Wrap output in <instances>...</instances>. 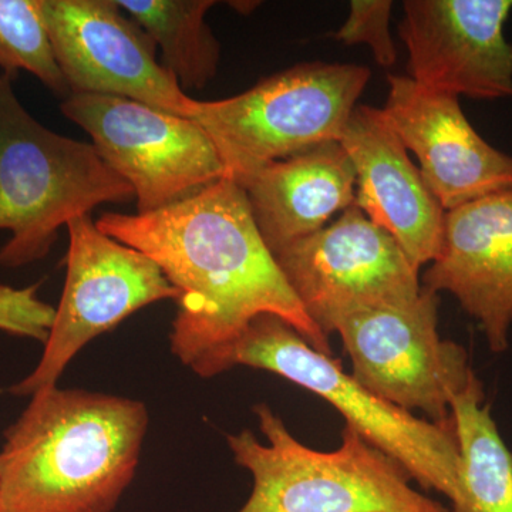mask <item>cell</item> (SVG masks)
<instances>
[{
  "mask_svg": "<svg viewBox=\"0 0 512 512\" xmlns=\"http://www.w3.org/2000/svg\"><path fill=\"white\" fill-rule=\"evenodd\" d=\"M96 225L150 256L180 292L170 349L190 369L231 345L262 313L279 316L312 348L332 355L328 336L259 234L244 188L231 178L148 214L106 212Z\"/></svg>",
  "mask_w": 512,
  "mask_h": 512,
  "instance_id": "obj_1",
  "label": "cell"
},
{
  "mask_svg": "<svg viewBox=\"0 0 512 512\" xmlns=\"http://www.w3.org/2000/svg\"><path fill=\"white\" fill-rule=\"evenodd\" d=\"M146 404L47 387L6 430L0 512H113L136 477Z\"/></svg>",
  "mask_w": 512,
  "mask_h": 512,
  "instance_id": "obj_2",
  "label": "cell"
},
{
  "mask_svg": "<svg viewBox=\"0 0 512 512\" xmlns=\"http://www.w3.org/2000/svg\"><path fill=\"white\" fill-rule=\"evenodd\" d=\"M247 366L284 377L332 404L363 439L402 464L424 490L453 500L457 490L458 444L448 426L419 419L367 390L338 359L319 352L279 316L262 313L227 348L192 367L212 377Z\"/></svg>",
  "mask_w": 512,
  "mask_h": 512,
  "instance_id": "obj_3",
  "label": "cell"
},
{
  "mask_svg": "<svg viewBox=\"0 0 512 512\" xmlns=\"http://www.w3.org/2000/svg\"><path fill=\"white\" fill-rule=\"evenodd\" d=\"M134 190L93 144L60 136L26 111L0 74V229L10 239L0 266L22 268L49 255L60 228Z\"/></svg>",
  "mask_w": 512,
  "mask_h": 512,
  "instance_id": "obj_4",
  "label": "cell"
},
{
  "mask_svg": "<svg viewBox=\"0 0 512 512\" xmlns=\"http://www.w3.org/2000/svg\"><path fill=\"white\" fill-rule=\"evenodd\" d=\"M254 412L266 443L249 430L227 437L235 463L254 478L238 512H451L414 490L406 468L348 424L338 450L316 451L268 404Z\"/></svg>",
  "mask_w": 512,
  "mask_h": 512,
  "instance_id": "obj_5",
  "label": "cell"
},
{
  "mask_svg": "<svg viewBox=\"0 0 512 512\" xmlns=\"http://www.w3.org/2000/svg\"><path fill=\"white\" fill-rule=\"evenodd\" d=\"M369 79L359 64H296L237 96L198 101L192 120L217 147L225 177L241 185L265 165L339 141Z\"/></svg>",
  "mask_w": 512,
  "mask_h": 512,
  "instance_id": "obj_6",
  "label": "cell"
},
{
  "mask_svg": "<svg viewBox=\"0 0 512 512\" xmlns=\"http://www.w3.org/2000/svg\"><path fill=\"white\" fill-rule=\"evenodd\" d=\"M60 110L133 187L137 214L183 201L225 177L217 147L195 120L106 94L72 93Z\"/></svg>",
  "mask_w": 512,
  "mask_h": 512,
  "instance_id": "obj_7",
  "label": "cell"
},
{
  "mask_svg": "<svg viewBox=\"0 0 512 512\" xmlns=\"http://www.w3.org/2000/svg\"><path fill=\"white\" fill-rule=\"evenodd\" d=\"M67 231L62 299L42 359L10 389L15 396L32 397L57 386L64 369L87 343L148 305L180 298L150 256L101 232L90 215L74 218Z\"/></svg>",
  "mask_w": 512,
  "mask_h": 512,
  "instance_id": "obj_8",
  "label": "cell"
},
{
  "mask_svg": "<svg viewBox=\"0 0 512 512\" xmlns=\"http://www.w3.org/2000/svg\"><path fill=\"white\" fill-rule=\"evenodd\" d=\"M437 309L439 296L423 286L413 302L353 313L333 333L357 382L400 409L420 410L448 426L451 400L476 373L463 346L440 338Z\"/></svg>",
  "mask_w": 512,
  "mask_h": 512,
  "instance_id": "obj_9",
  "label": "cell"
},
{
  "mask_svg": "<svg viewBox=\"0 0 512 512\" xmlns=\"http://www.w3.org/2000/svg\"><path fill=\"white\" fill-rule=\"evenodd\" d=\"M302 308L329 338L340 320L419 298V271L396 239L357 205L275 254Z\"/></svg>",
  "mask_w": 512,
  "mask_h": 512,
  "instance_id": "obj_10",
  "label": "cell"
},
{
  "mask_svg": "<svg viewBox=\"0 0 512 512\" xmlns=\"http://www.w3.org/2000/svg\"><path fill=\"white\" fill-rule=\"evenodd\" d=\"M42 8L70 94L123 97L194 119L198 100L158 62L156 43L116 0H42Z\"/></svg>",
  "mask_w": 512,
  "mask_h": 512,
  "instance_id": "obj_11",
  "label": "cell"
},
{
  "mask_svg": "<svg viewBox=\"0 0 512 512\" xmlns=\"http://www.w3.org/2000/svg\"><path fill=\"white\" fill-rule=\"evenodd\" d=\"M400 36L410 79L434 92L512 99V0H406Z\"/></svg>",
  "mask_w": 512,
  "mask_h": 512,
  "instance_id": "obj_12",
  "label": "cell"
},
{
  "mask_svg": "<svg viewBox=\"0 0 512 512\" xmlns=\"http://www.w3.org/2000/svg\"><path fill=\"white\" fill-rule=\"evenodd\" d=\"M383 113L419 160L421 177L444 211L512 190V157L477 133L458 97L389 76Z\"/></svg>",
  "mask_w": 512,
  "mask_h": 512,
  "instance_id": "obj_13",
  "label": "cell"
},
{
  "mask_svg": "<svg viewBox=\"0 0 512 512\" xmlns=\"http://www.w3.org/2000/svg\"><path fill=\"white\" fill-rule=\"evenodd\" d=\"M339 143L355 167V205L396 239L417 271L433 262L443 242L446 211L383 110L356 106Z\"/></svg>",
  "mask_w": 512,
  "mask_h": 512,
  "instance_id": "obj_14",
  "label": "cell"
},
{
  "mask_svg": "<svg viewBox=\"0 0 512 512\" xmlns=\"http://www.w3.org/2000/svg\"><path fill=\"white\" fill-rule=\"evenodd\" d=\"M424 288L450 292L477 320L493 352L508 348L512 325V190L446 211L443 242Z\"/></svg>",
  "mask_w": 512,
  "mask_h": 512,
  "instance_id": "obj_15",
  "label": "cell"
},
{
  "mask_svg": "<svg viewBox=\"0 0 512 512\" xmlns=\"http://www.w3.org/2000/svg\"><path fill=\"white\" fill-rule=\"evenodd\" d=\"M266 247L278 254L355 205L356 171L339 141L265 165L241 184Z\"/></svg>",
  "mask_w": 512,
  "mask_h": 512,
  "instance_id": "obj_16",
  "label": "cell"
},
{
  "mask_svg": "<svg viewBox=\"0 0 512 512\" xmlns=\"http://www.w3.org/2000/svg\"><path fill=\"white\" fill-rule=\"evenodd\" d=\"M450 409L460 456L451 512H512V453L476 375L453 397Z\"/></svg>",
  "mask_w": 512,
  "mask_h": 512,
  "instance_id": "obj_17",
  "label": "cell"
},
{
  "mask_svg": "<svg viewBox=\"0 0 512 512\" xmlns=\"http://www.w3.org/2000/svg\"><path fill=\"white\" fill-rule=\"evenodd\" d=\"M161 52L181 89L201 90L217 76L221 46L207 25L214 0H116Z\"/></svg>",
  "mask_w": 512,
  "mask_h": 512,
  "instance_id": "obj_18",
  "label": "cell"
},
{
  "mask_svg": "<svg viewBox=\"0 0 512 512\" xmlns=\"http://www.w3.org/2000/svg\"><path fill=\"white\" fill-rule=\"evenodd\" d=\"M37 77L62 101L70 96L47 32L42 0H0V74Z\"/></svg>",
  "mask_w": 512,
  "mask_h": 512,
  "instance_id": "obj_19",
  "label": "cell"
},
{
  "mask_svg": "<svg viewBox=\"0 0 512 512\" xmlns=\"http://www.w3.org/2000/svg\"><path fill=\"white\" fill-rule=\"evenodd\" d=\"M392 8L390 0H353L348 20L333 37L345 45H367L380 66H393L397 52L390 35Z\"/></svg>",
  "mask_w": 512,
  "mask_h": 512,
  "instance_id": "obj_20",
  "label": "cell"
},
{
  "mask_svg": "<svg viewBox=\"0 0 512 512\" xmlns=\"http://www.w3.org/2000/svg\"><path fill=\"white\" fill-rule=\"evenodd\" d=\"M37 288L39 284L23 289L0 285V332L45 345L56 309L37 298Z\"/></svg>",
  "mask_w": 512,
  "mask_h": 512,
  "instance_id": "obj_21",
  "label": "cell"
}]
</instances>
